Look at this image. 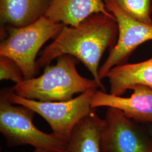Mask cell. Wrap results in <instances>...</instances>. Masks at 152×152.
<instances>
[{"instance_id": "9a60e30c", "label": "cell", "mask_w": 152, "mask_h": 152, "mask_svg": "<svg viewBox=\"0 0 152 152\" xmlns=\"http://www.w3.org/2000/svg\"><path fill=\"white\" fill-rule=\"evenodd\" d=\"M34 152H68L67 151H64V152H59V151H53V150H50V149H47L45 148H35V150Z\"/></svg>"}, {"instance_id": "7a4b0ae2", "label": "cell", "mask_w": 152, "mask_h": 152, "mask_svg": "<svg viewBox=\"0 0 152 152\" xmlns=\"http://www.w3.org/2000/svg\"><path fill=\"white\" fill-rule=\"evenodd\" d=\"M75 57L63 55L55 65L46 66L38 77L24 79L11 89L16 95L41 102H60L72 99L74 95L97 88V82L78 72Z\"/></svg>"}, {"instance_id": "8992f818", "label": "cell", "mask_w": 152, "mask_h": 152, "mask_svg": "<svg viewBox=\"0 0 152 152\" xmlns=\"http://www.w3.org/2000/svg\"><path fill=\"white\" fill-rule=\"evenodd\" d=\"M100 135L101 152H152V139L120 109L108 107Z\"/></svg>"}, {"instance_id": "4fadbf2b", "label": "cell", "mask_w": 152, "mask_h": 152, "mask_svg": "<svg viewBox=\"0 0 152 152\" xmlns=\"http://www.w3.org/2000/svg\"><path fill=\"white\" fill-rule=\"evenodd\" d=\"M120 7L131 18L152 25V0H115Z\"/></svg>"}, {"instance_id": "ba28073f", "label": "cell", "mask_w": 152, "mask_h": 152, "mask_svg": "<svg viewBox=\"0 0 152 152\" xmlns=\"http://www.w3.org/2000/svg\"><path fill=\"white\" fill-rule=\"evenodd\" d=\"M130 97L124 98L96 90L91 100V108L113 107L121 110L131 120L152 124V90L138 85L133 88Z\"/></svg>"}, {"instance_id": "6da1fadb", "label": "cell", "mask_w": 152, "mask_h": 152, "mask_svg": "<svg viewBox=\"0 0 152 152\" xmlns=\"http://www.w3.org/2000/svg\"><path fill=\"white\" fill-rule=\"evenodd\" d=\"M118 34L115 19L103 13L94 14L77 26L65 25L41 53L37 61L38 68L48 65L60 56L70 55L85 65L99 87L105 92L98 67L105 51L113 48Z\"/></svg>"}, {"instance_id": "30bf717a", "label": "cell", "mask_w": 152, "mask_h": 152, "mask_svg": "<svg viewBox=\"0 0 152 152\" xmlns=\"http://www.w3.org/2000/svg\"><path fill=\"white\" fill-rule=\"evenodd\" d=\"M105 77L108 78L112 95L122 96L138 85L152 90V58L138 63L115 66Z\"/></svg>"}, {"instance_id": "8fae6325", "label": "cell", "mask_w": 152, "mask_h": 152, "mask_svg": "<svg viewBox=\"0 0 152 152\" xmlns=\"http://www.w3.org/2000/svg\"><path fill=\"white\" fill-rule=\"evenodd\" d=\"M50 0H0L1 24L14 27L30 25L45 16Z\"/></svg>"}, {"instance_id": "277c9868", "label": "cell", "mask_w": 152, "mask_h": 152, "mask_svg": "<svg viewBox=\"0 0 152 152\" xmlns=\"http://www.w3.org/2000/svg\"><path fill=\"white\" fill-rule=\"evenodd\" d=\"M34 113L26 107L11 103L1 93L0 132L8 147L29 145L35 148L66 151L68 141L54 133H45L35 126Z\"/></svg>"}, {"instance_id": "7c38bea8", "label": "cell", "mask_w": 152, "mask_h": 152, "mask_svg": "<svg viewBox=\"0 0 152 152\" xmlns=\"http://www.w3.org/2000/svg\"><path fill=\"white\" fill-rule=\"evenodd\" d=\"M104 120L94 109L74 128L68 140V152H101L100 135Z\"/></svg>"}, {"instance_id": "5b68a950", "label": "cell", "mask_w": 152, "mask_h": 152, "mask_svg": "<svg viewBox=\"0 0 152 152\" xmlns=\"http://www.w3.org/2000/svg\"><path fill=\"white\" fill-rule=\"evenodd\" d=\"M97 88H90L79 96L66 101L41 102L23 98L12 89L1 91L12 104L31 109L45 120L53 133L68 141L76 125L89 114L92 97Z\"/></svg>"}, {"instance_id": "52a82bcc", "label": "cell", "mask_w": 152, "mask_h": 152, "mask_svg": "<svg viewBox=\"0 0 152 152\" xmlns=\"http://www.w3.org/2000/svg\"><path fill=\"white\" fill-rule=\"evenodd\" d=\"M107 10L115 19L118 28L117 44L110 50L109 54L99 69V77L102 80L109 71L121 65L141 44L152 40V25L136 20L124 11L115 0H104Z\"/></svg>"}, {"instance_id": "5bb4252c", "label": "cell", "mask_w": 152, "mask_h": 152, "mask_svg": "<svg viewBox=\"0 0 152 152\" xmlns=\"http://www.w3.org/2000/svg\"><path fill=\"white\" fill-rule=\"evenodd\" d=\"M20 68L10 58L0 56V80H10L18 83L24 80Z\"/></svg>"}, {"instance_id": "9c48e42d", "label": "cell", "mask_w": 152, "mask_h": 152, "mask_svg": "<svg viewBox=\"0 0 152 152\" xmlns=\"http://www.w3.org/2000/svg\"><path fill=\"white\" fill-rule=\"evenodd\" d=\"M103 13L114 19L104 0H50L45 16L55 23L77 26L94 14Z\"/></svg>"}, {"instance_id": "3957f363", "label": "cell", "mask_w": 152, "mask_h": 152, "mask_svg": "<svg viewBox=\"0 0 152 152\" xmlns=\"http://www.w3.org/2000/svg\"><path fill=\"white\" fill-rule=\"evenodd\" d=\"M64 26L44 16L25 27L8 26V36L0 44V56L15 61L24 79L34 77L38 72L36 58L39 50L50 38L57 36Z\"/></svg>"}, {"instance_id": "2e32d148", "label": "cell", "mask_w": 152, "mask_h": 152, "mask_svg": "<svg viewBox=\"0 0 152 152\" xmlns=\"http://www.w3.org/2000/svg\"><path fill=\"white\" fill-rule=\"evenodd\" d=\"M150 135L151 136L152 139V127L151 128V130H150Z\"/></svg>"}]
</instances>
